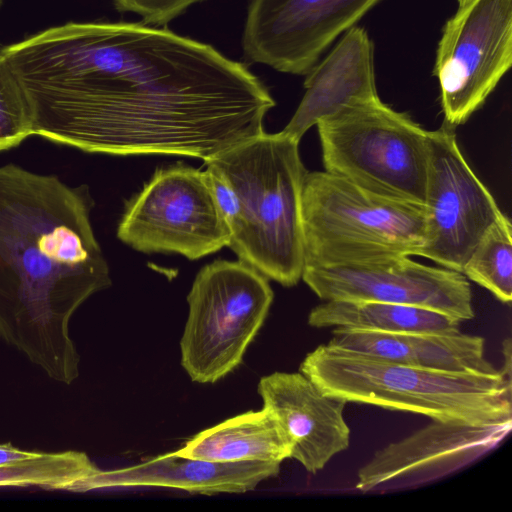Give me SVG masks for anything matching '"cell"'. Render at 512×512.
Returning a JSON list of instances; mask_svg holds the SVG:
<instances>
[{"label":"cell","instance_id":"6da1fadb","mask_svg":"<svg viewBox=\"0 0 512 512\" xmlns=\"http://www.w3.org/2000/svg\"><path fill=\"white\" fill-rule=\"evenodd\" d=\"M33 135L89 153L204 162L263 132L275 106L245 65L165 28L67 22L0 49Z\"/></svg>","mask_w":512,"mask_h":512},{"label":"cell","instance_id":"7a4b0ae2","mask_svg":"<svg viewBox=\"0 0 512 512\" xmlns=\"http://www.w3.org/2000/svg\"><path fill=\"white\" fill-rule=\"evenodd\" d=\"M92 207L86 186L15 164L0 167V337L67 385L80 363L71 317L111 285Z\"/></svg>","mask_w":512,"mask_h":512},{"label":"cell","instance_id":"3957f363","mask_svg":"<svg viewBox=\"0 0 512 512\" xmlns=\"http://www.w3.org/2000/svg\"><path fill=\"white\" fill-rule=\"evenodd\" d=\"M299 142L283 131H263L205 162L235 197L229 247L285 287L299 282L304 267L301 198L307 171Z\"/></svg>","mask_w":512,"mask_h":512},{"label":"cell","instance_id":"277c9868","mask_svg":"<svg viewBox=\"0 0 512 512\" xmlns=\"http://www.w3.org/2000/svg\"><path fill=\"white\" fill-rule=\"evenodd\" d=\"M300 372L347 403L420 414L435 421L512 422V379L412 367L321 344Z\"/></svg>","mask_w":512,"mask_h":512},{"label":"cell","instance_id":"5b68a950","mask_svg":"<svg viewBox=\"0 0 512 512\" xmlns=\"http://www.w3.org/2000/svg\"><path fill=\"white\" fill-rule=\"evenodd\" d=\"M301 217L304 267L418 256L425 240L424 205L383 197L327 171L306 173Z\"/></svg>","mask_w":512,"mask_h":512},{"label":"cell","instance_id":"8992f818","mask_svg":"<svg viewBox=\"0 0 512 512\" xmlns=\"http://www.w3.org/2000/svg\"><path fill=\"white\" fill-rule=\"evenodd\" d=\"M325 171L394 200L424 205L429 131L380 98L317 124Z\"/></svg>","mask_w":512,"mask_h":512},{"label":"cell","instance_id":"52a82bcc","mask_svg":"<svg viewBox=\"0 0 512 512\" xmlns=\"http://www.w3.org/2000/svg\"><path fill=\"white\" fill-rule=\"evenodd\" d=\"M273 298L268 278L240 260H217L198 272L180 340L181 365L192 381L215 383L241 364Z\"/></svg>","mask_w":512,"mask_h":512},{"label":"cell","instance_id":"ba28073f","mask_svg":"<svg viewBox=\"0 0 512 512\" xmlns=\"http://www.w3.org/2000/svg\"><path fill=\"white\" fill-rule=\"evenodd\" d=\"M117 237L143 253H177L190 260L230 243L205 172L184 165L154 173L127 203Z\"/></svg>","mask_w":512,"mask_h":512},{"label":"cell","instance_id":"9c48e42d","mask_svg":"<svg viewBox=\"0 0 512 512\" xmlns=\"http://www.w3.org/2000/svg\"><path fill=\"white\" fill-rule=\"evenodd\" d=\"M512 64V0H471L445 23L434 75L444 123L464 124Z\"/></svg>","mask_w":512,"mask_h":512},{"label":"cell","instance_id":"30bf717a","mask_svg":"<svg viewBox=\"0 0 512 512\" xmlns=\"http://www.w3.org/2000/svg\"><path fill=\"white\" fill-rule=\"evenodd\" d=\"M425 240L418 256L462 273L475 247L504 214L463 156L454 127L429 131Z\"/></svg>","mask_w":512,"mask_h":512},{"label":"cell","instance_id":"8fae6325","mask_svg":"<svg viewBox=\"0 0 512 512\" xmlns=\"http://www.w3.org/2000/svg\"><path fill=\"white\" fill-rule=\"evenodd\" d=\"M301 279L323 301H377L436 310L459 321L475 316L460 272L395 255L345 264L305 266Z\"/></svg>","mask_w":512,"mask_h":512},{"label":"cell","instance_id":"7c38bea8","mask_svg":"<svg viewBox=\"0 0 512 512\" xmlns=\"http://www.w3.org/2000/svg\"><path fill=\"white\" fill-rule=\"evenodd\" d=\"M382 0H252L242 38L246 57L306 75L320 55Z\"/></svg>","mask_w":512,"mask_h":512},{"label":"cell","instance_id":"4fadbf2b","mask_svg":"<svg viewBox=\"0 0 512 512\" xmlns=\"http://www.w3.org/2000/svg\"><path fill=\"white\" fill-rule=\"evenodd\" d=\"M512 422L435 421L374 453L357 473L361 492L417 487L456 472L488 454L509 435Z\"/></svg>","mask_w":512,"mask_h":512},{"label":"cell","instance_id":"5bb4252c","mask_svg":"<svg viewBox=\"0 0 512 512\" xmlns=\"http://www.w3.org/2000/svg\"><path fill=\"white\" fill-rule=\"evenodd\" d=\"M263 407L277 419L290 444V458L317 473L350 444L344 417L347 402L323 392L303 373L274 372L262 377Z\"/></svg>","mask_w":512,"mask_h":512},{"label":"cell","instance_id":"9a60e30c","mask_svg":"<svg viewBox=\"0 0 512 512\" xmlns=\"http://www.w3.org/2000/svg\"><path fill=\"white\" fill-rule=\"evenodd\" d=\"M281 463L268 461L215 462L171 452L134 466L103 471L74 483L68 491L87 492L115 487H163L213 495L244 493L279 474Z\"/></svg>","mask_w":512,"mask_h":512},{"label":"cell","instance_id":"2e32d148","mask_svg":"<svg viewBox=\"0 0 512 512\" xmlns=\"http://www.w3.org/2000/svg\"><path fill=\"white\" fill-rule=\"evenodd\" d=\"M306 75L304 96L282 130L298 141L320 120L347 106L379 98L374 46L366 30L356 25Z\"/></svg>","mask_w":512,"mask_h":512},{"label":"cell","instance_id":"e0dca14e","mask_svg":"<svg viewBox=\"0 0 512 512\" xmlns=\"http://www.w3.org/2000/svg\"><path fill=\"white\" fill-rule=\"evenodd\" d=\"M329 346L417 368L494 374L481 336L440 333H380L335 328Z\"/></svg>","mask_w":512,"mask_h":512},{"label":"cell","instance_id":"ac0fdd59","mask_svg":"<svg viewBox=\"0 0 512 512\" xmlns=\"http://www.w3.org/2000/svg\"><path fill=\"white\" fill-rule=\"evenodd\" d=\"M177 453L215 462L268 461L290 458L291 444L273 414L263 407L205 429L190 438Z\"/></svg>","mask_w":512,"mask_h":512},{"label":"cell","instance_id":"d6986e66","mask_svg":"<svg viewBox=\"0 0 512 512\" xmlns=\"http://www.w3.org/2000/svg\"><path fill=\"white\" fill-rule=\"evenodd\" d=\"M460 323L436 310L377 301L328 300L308 315V324L314 328L380 333L454 334L460 332Z\"/></svg>","mask_w":512,"mask_h":512},{"label":"cell","instance_id":"ffe728a7","mask_svg":"<svg viewBox=\"0 0 512 512\" xmlns=\"http://www.w3.org/2000/svg\"><path fill=\"white\" fill-rule=\"evenodd\" d=\"M97 469L84 452H36L29 458L0 465V487L38 486L68 491Z\"/></svg>","mask_w":512,"mask_h":512},{"label":"cell","instance_id":"44dd1931","mask_svg":"<svg viewBox=\"0 0 512 512\" xmlns=\"http://www.w3.org/2000/svg\"><path fill=\"white\" fill-rule=\"evenodd\" d=\"M462 274L490 291L499 301L512 300V225L504 215L479 241Z\"/></svg>","mask_w":512,"mask_h":512},{"label":"cell","instance_id":"7402d4cb","mask_svg":"<svg viewBox=\"0 0 512 512\" xmlns=\"http://www.w3.org/2000/svg\"><path fill=\"white\" fill-rule=\"evenodd\" d=\"M33 135V119L26 94L0 55V151L18 146Z\"/></svg>","mask_w":512,"mask_h":512},{"label":"cell","instance_id":"603a6c76","mask_svg":"<svg viewBox=\"0 0 512 512\" xmlns=\"http://www.w3.org/2000/svg\"><path fill=\"white\" fill-rule=\"evenodd\" d=\"M121 12L140 15L147 25H165L191 5L204 0H112Z\"/></svg>","mask_w":512,"mask_h":512},{"label":"cell","instance_id":"cb8c5ba5","mask_svg":"<svg viewBox=\"0 0 512 512\" xmlns=\"http://www.w3.org/2000/svg\"><path fill=\"white\" fill-rule=\"evenodd\" d=\"M35 454L34 451L21 450L11 443L0 444V465L26 459Z\"/></svg>","mask_w":512,"mask_h":512},{"label":"cell","instance_id":"d4e9b609","mask_svg":"<svg viewBox=\"0 0 512 512\" xmlns=\"http://www.w3.org/2000/svg\"><path fill=\"white\" fill-rule=\"evenodd\" d=\"M503 356H504V364L500 369L504 375L511 378V340L507 338L503 342Z\"/></svg>","mask_w":512,"mask_h":512},{"label":"cell","instance_id":"484cf974","mask_svg":"<svg viewBox=\"0 0 512 512\" xmlns=\"http://www.w3.org/2000/svg\"><path fill=\"white\" fill-rule=\"evenodd\" d=\"M471 0H457L458 2V7H462L464 6L465 4H467L468 2H470Z\"/></svg>","mask_w":512,"mask_h":512},{"label":"cell","instance_id":"4316f807","mask_svg":"<svg viewBox=\"0 0 512 512\" xmlns=\"http://www.w3.org/2000/svg\"><path fill=\"white\" fill-rule=\"evenodd\" d=\"M1 4H2V0H0V6H1Z\"/></svg>","mask_w":512,"mask_h":512}]
</instances>
